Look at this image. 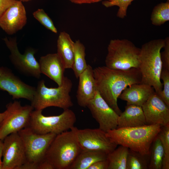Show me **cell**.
I'll list each match as a JSON object with an SVG mask.
<instances>
[{"label": "cell", "mask_w": 169, "mask_h": 169, "mask_svg": "<svg viewBox=\"0 0 169 169\" xmlns=\"http://www.w3.org/2000/svg\"><path fill=\"white\" fill-rule=\"evenodd\" d=\"M81 151L75 134L70 130L56 135L45 158L53 164L55 169H69Z\"/></svg>", "instance_id": "obj_4"}, {"label": "cell", "mask_w": 169, "mask_h": 169, "mask_svg": "<svg viewBox=\"0 0 169 169\" xmlns=\"http://www.w3.org/2000/svg\"><path fill=\"white\" fill-rule=\"evenodd\" d=\"M7 69L4 68L0 67V76L3 74Z\"/></svg>", "instance_id": "obj_40"}, {"label": "cell", "mask_w": 169, "mask_h": 169, "mask_svg": "<svg viewBox=\"0 0 169 169\" xmlns=\"http://www.w3.org/2000/svg\"><path fill=\"white\" fill-rule=\"evenodd\" d=\"M3 142L2 140H0V169L2 163L1 158L3 156Z\"/></svg>", "instance_id": "obj_38"}, {"label": "cell", "mask_w": 169, "mask_h": 169, "mask_svg": "<svg viewBox=\"0 0 169 169\" xmlns=\"http://www.w3.org/2000/svg\"><path fill=\"white\" fill-rule=\"evenodd\" d=\"M152 24L159 26L169 20V1L155 6L151 16Z\"/></svg>", "instance_id": "obj_27"}, {"label": "cell", "mask_w": 169, "mask_h": 169, "mask_svg": "<svg viewBox=\"0 0 169 169\" xmlns=\"http://www.w3.org/2000/svg\"><path fill=\"white\" fill-rule=\"evenodd\" d=\"M141 49L126 39L111 40L107 47L105 66L110 69L126 70L138 69Z\"/></svg>", "instance_id": "obj_6"}, {"label": "cell", "mask_w": 169, "mask_h": 169, "mask_svg": "<svg viewBox=\"0 0 169 169\" xmlns=\"http://www.w3.org/2000/svg\"><path fill=\"white\" fill-rule=\"evenodd\" d=\"M74 42L65 31L60 33L57 41V53L64 67L71 69L74 59Z\"/></svg>", "instance_id": "obj_21"}, {"label": "cell", "mask_w": 169, "mask_h": 169, "mask_svg": "<svg viewBox=\"0 0 169 169\" xmlns=\"http://www.w3.org/2000/svg\"><path fill=\"white\" fill-rule=\"evenodd\" d=\"M164 39V50L162 52H161V57L163 68L169 70V37H167Z\"/></svg>", "instance_id": "obj_32"}, {"label": "cell", "mask_w": 169, "mask_h": 169, "mask_svg": "<svg viewBox=\"0 0 169 169\" xmlns=\"http://www.w3.org/2000/svg\"><path fill=\"white\" fill-rule=\"evenodd\" d=\"M78 78L79 84L76 95L77 103L79 106L86 107L94 98L96 91L92 67L88 64Z\"/></svg>", "instance_id": "obj_17"}, {"label": "cell", "mask_w": 169, "mask_h": 169, "mask_svg": "<svg viewBox=\"0 0 169 169\" xmlns=\"http://www.w3.org/2000/svg\"><path fill=\"white\" fill-rule=\"evenodd\" d=\"M42 110H33L30 115L28 126L40 134L52 133L58 135L74 126L76 121L74 113L69 108L64 110L60 114L45 116Z\"/></svg>", "instance_id": "obj_7"}, {"label": "cell", "mask_w": 169, "mask_h": 169, "mask_svg": "<svg viewBox=\"0 0 169 169\" xmlns=\"http://www.w3.org/2000/svg\"><path fill=\"white\" fill-rule=\"evenodd\" d=\"M3 39L10 51L9 58L15 67L24 74L39 78L41 73L39 62L34 56L35 49L28 48L24 54H22L18 49L15 38L5 37Z\"/></svg>", "instance_id": "obj_10"}, {"label": "cell", "mask_w": 169, "mask_h": 169, "mask_svg": "<svg viewBox=\"0 0 169 169\" xmlns=\"http://www.w3.org/2000/svg\"><path fill=\"white\" fill-rule=\"evenodd\" d=\"M150 155H143L129 149L126 169H148Z\"/></svg>", "instance_id": "obj_26"}, {"label": "cell", "mask_w": 169, "mask_h": 169, "mask_svg": "<svg viewBox=\"0 0 169 169\" xmlns=\"http://www.w3.org/2000/svg\"><path fill=\"white\" fill-rule=\"evenodd\" d=\"M165 39H157L148 41L140 48L138 69L142 83L152 87L158 96L163 88L160 78L163 68L161 50L164 46Z\"/></svg>", "instance_id": "obj_3"}, {"label": "cell", "mask_w": 169, "mask_h": 169, "mask_svg": "<svg viewBox=\"0 0 169 169\" xmlns=\"http://www.w3.org/2000/svg\"><path fill=\"white\" fill-rule=\"evenodd\" d=\"M155 93L153 88L143 83L135 84L126 88L118 98L125 101L127 105L142 106Z\"/></svg>", "instance_id": "obj_19"}, {"label": "cell", "mask_w": 169, "mask_h": 169, "mask_svg": "<svg viewBox=\"0 0 169 169\" xmlns=\"http://www.w3.org/2000/svg\"><path fill=\"white\" fill-rule=\"evenodd\" d=\"M71 2L77 4L91 3L99 2L102 0H69Z\"/></svg>", "instance_id": "obj_37"}, {"label": "cell", "mask_w": 169, "mask_h": 169, "mask_svg": "<svg viewBox=\"0 0 169 169\" xmlns=\"http://www.w3.org/2000/svg\"><path fill=\"white\" fill-rule=\"evenodd\" d=\"M93 71L96 90L119 115L122 111L118 105V99L126 88L134 84L142 83L140 70L136 68L117 70L102 66L95 68Z\"/></svg>", "instance_id": "obj_1"}, {"label": "cell", "mask_w": 169, "mask_h": 169, "mask_svg": "<svg viewBox=\"0 0 169 169\" xmlns=\"http://www.w3.org/2000/svg\"><path fill=\"white\" fill-rule=\"evenodd\" d=\"M108 162L107 160L100 161L91 165L88 169H108Z\"/></svg>", "instance_id": "obj_34"}, {"label": "cell", "mask_w": 169, "mask_h": 169, "mask_svg": "<svg viewBox=\"0 0 169 169\" xmlns=\"http://www.w3.org/2000/svg\"><path fill=\"white\" fill-rule=\"evenodd\" d=\"M161 127L156 124L117 128L108 131L106 135L117 145L126 147L143 155H150L151 144Z\"/></svg>", "instance_id": "obj_2"}, {"label": "cell", "mask_w": 169, "mask_h": 169, "mask_svg": "<svg viewBox=\"0 0 169 169\" xmlns=\"http://www.w3.org/2000/svg\"><path fill=\"white\" fill-rule=\"evenodd\" d=\"M73 86L71 80L64 76L61 85L56 88H49L42 80L36 88L31 105L36 110H42L51 106L65 110L73 105L69 93Z\"/></svg>", "instance_id": "obj_5"}, {"label": "cell", "mask_w": 169, "mask_h": 169, "mask_svg": "<svg viewBox=\"0 0 169 169\" xmlns=\"http://www.w3.org/2000/svg\"><path fill=\"white\" fill-rule=\"evenodd\" d=\"M18 169H38V164L26 161Z\"/></svg>", "instance_id": "obj_36"}, {"label": "cell", "mask_w": 169, "mask_h": 169, "mask_svg": "<svg viewBox=\"0 0 169 169\" xmlns=\"http://www.w3.org/2000/svg\"><path fill=\"white\" fill-rule=\"evenodd\" d=\"M164 157V150L161 141L157 136L151 147L148 168L161 169Z\"/></svg>", "instance_id": "obj_25"}, {"label": "cell", "mask_w": 169, "mask_h": 169, "mask_svg": "<svg viewBox=\"0 0 169 169\" xmlns=\"http://www.w3.org/2000/svg\"><path fill=\"white\" fill-rule=\"evenodd\" d=\"M33 109L31 105L22 106L17 101L8 104L6 115L0 125V140L2 141L8 135L28 126Z\"/></svg>", "instance_id": "obj_9"}, {"label": "cell", "mask_w": 169, "mask_h": 169, "mask_svg": "<svg viewBox=\"0 0 169 169\" xmlns=\"http://www.w3.org/2000/svg\"><path fill=\"white\" fill-rule=\"evenodd\" d=\"M147 125L142 108L140 106L127 105L119 115L117 128L130 127Z\"/></svg>", "instance_id": "obj_20"}, {"label": "cell", "mask_w": 169, "mask_h": 169, "mask_svg": "<svg viewBox=\"0 0 169 169\" xmlns=\"http://www.w3.org/2000/svg\"><path fill=\"white\" fill-rule=\"evenodd\" d=\"M167 1H169V0H167Z\"/></svg>", "instance_id": "obj_42"}, {"label": "cell", "mask_w": 169, "mask_h": 169, "mask_svg": "<svg viewBox=\"0 0 169 169\" xmlns=\"http://www.w3.org/2000/svg\"><path fill=\"white\" fill-rule=\"evenodd\" d=\"M41 73L61 85L65 69L56 53L49 54L40 57L39 62Z\"/></svg>", "instance_id": "obj_18"}, {"label": "cell", "mask_w": 169, "mask_h": 169, "mask_svg": "<svg viewBox=\"0 0 169 169\" xmlns=\"http://www.w3.org/2000/svg\"><path fill=\"white\" fill-rule=\"evenodd\" d=\"M160 78L163 82V88L158 96L169 107V70L163 68Z\"/></svg>", "instance_id": "obj_31"}, {"label": "cell", "mask_w": 169, "mask_h": 169, "mask_svg": "<svg viewBox=\"0 0 169 169\" xmlns=\"http://www.w3.org/2000/svg\"><path fill=\"white\" fill-rule=\"evenodd\" d=\"M141 107L147 125H169V107L155 93Z\"/></svg>", "instance_id": "obj_15"}, {"label": "cell", "mask_w": 169, "mask_h": 169, "mask_svg": "<svg viewBox=\"0 0 169 169\" xmlns=\"http://www.w3.org/2000/svg\"><path fill=\"white\" fill-rule=\"evenodd\" d=\"M107 154L101 151L82 150L69 169H88L95 162L106 160Z\"/></svg>", "instance_id": "obj_22"}, {"label": "cell", "mask_w": 169, "mask_h": 169, "mask_svg": "<svg viewBox=\"0 0 169 169\" xmlns=\"http://www.w3.org/2000/svg\"><path fill=\"white\" fill-rule=\"evenodd\" d=\"M157 136L160 139L164 150L162 169H169V125L161 126Z\"/></svg>", "instance_id": "obj_28"}, {"label": "cell", "mask_w": 169, "mask_h": 169, "mask_svg": "<svg viewBox=\"0 0 169 169\" xmlns=\"http://www.w3.org/2000/svg\"><path fill=\"white\" fill-rule=\"evenodd\" d=\"M18 133L24 145L27 161L38 164L45 158L47 151L56 135L52 133L38 134L28 126Z\"/></svg>", "instance_id": "obj_8"}, {"label": "cell", "mask_w": 169, "mask_h": 169, "mask_svg": "<svg viewBox=\"0 0 169 169\" xmlns=\"http://www.w3.org/2000/svg\"><path fill=\"white\" fill-rule=\"evenodd\" d=\"M18 0L22 2H27L29 1L32 0Z\"/></svg>", "instance_id": "obj_41"}, {"label": "cell", "mask_w": 169, "mask_h": 169, "mask_svg": "<svg viewBox=\"0 0 169 169\" xmlns=\"http://www.w3.org/2000/svg\"><path fill=\"white\" fill-rule=\"evenodd\" d=\"M0 89L5 91L13 99L23 98L31 101L36 88L26 84L7 69L0 76Z\"/></svg>", "instance_id": "obj_16"}, {"label": "cell", "mask_w": 169, "mask_h": 169, "mask_svg": "<svg viewBox=\"0 0 169 169\" xmlns=\"http://www.w3.org/2000/svg\"><path fill=\"white\" fill-rule=\"evenodd\" d=\"M87 107L99 125V128L106 132L117 128L119 115L101 97L96 90L94 98Z\"/></svg>", "instance_id": "obj_13"}, {"label": "cell", "mask_w": 169, "mask_h": 169, "mask_svg": "<svg viewBox=\"0 0 169 169\" xmlns=\"http://www.w3.org/2000/svg\"><path fill=\"white\" fill-rule=\"evenodd\" d=\"M70 130L75 133L82 150L101 151L107 154L117 145L100 128L80 129L74 126Z\"/></svg>", "instance_id": "obj_11"}, {"label": "cell", "mask_w": 169, "mask_h": 169, "mask_svg": "<svg viewBox=\"0 0 169 169\" xmlns=\"http://www.w3.org/2000/svg\"><path fill=\"white\" fill-rule=\"evenodd\" d=\"M38 169H55L53 164L45 158L38 164Z\"/></svg>", "instance_id": "obj_35"}, {"label": "cell", "mask_w": 169, "mask_h": 169, "mask_svg": "<svg viewBox=\"0 0 169 169\" xmlns=\"http://www.w3.org/2000/svg\"><path fill=\"white\" fill-rule=\"evenodd\" d=\"M129 149L120 145L107 154L108 169H126V163Z\"/></svg>", "instance_id": "obj_23"}, {"label": "cell", "mask_w": 169, "mask_h": 169, "mask_svg": "<svg viewBox=\"0 0 169 169\" xmlns=\"http://www.w3.org/2000/svg\"><path fill=\"white\" fill-rule=\"evenodd\" d=\"M33 17L48 30L57 33V29L53 21L43 9H38L33 13Z\"/></svg>", "instance_id": "obj_30"}, {"label": "cell", "mask_w": 169, "mask_h": 169, "mask_svg": "<svg viewBox=\"0 0 169 169\" xmlns=\"http://www.w3.org/2000/svg\"><path fill=\"white\" fill-rule=\"evenodd\" d=\"M134 0H106L102 1V4L106 8L117 6L119 8L117 16L123 18L126 16L127 11L129 5Z\"/></svg>", "instance_id": "obj_29"}, {"label": "cell", "mask_w": 169, "mask_h": 169, "mask_svg": "<svg viewBox=\"0 0 169 169\" xmlns=\"http://www.w3.org/2000/svg\"><path fill=\"white\" fill-rule=\"evenodd\" d=\"M16 0H0V18Z\"/></svg>", "instance_id": "obj_33"}, {"label": "cell", "mask_w": 169, "mask_h": 169, "mask_svg": "<svg viewBox=\"0 0 169 169\" xmlns=\"http://www.w3.org/2000/svg\"><path fill=\"white\" fill-rule=\"evenodd\" d=\"M7 113L6 110L3 113H0V125L5 118Z\"/></svg>", "instance_id": "obj_39"}, {"label": "cell", "mask_w": 169, "mask_h": 169, "mask_svg": "<svg viewBox=\"0 0 169 169\" xmlns=\"http://www.w3.org/2000/svg\"><path fill=\"white\" fill-rule=\"evenodd\" d=\"M27 22L25 7L22 2L16 0L0 18V27L11 35L21 30Z\"/></svg>", "instance_id": "obj_14"}, {"label": "cell", "mask_w": 169, "mask_h": 169, "mask_svg": "<svg viewBox=\"0 0 169 169\" xmlns=\"http://www.w3.org/2000/svg\"><path fill=\"white\" fill-rule=\"evenodd\" d=\"M3 140L0 169H18L27 161L24 145L20 137L16 132L8 135Z\"/></svg>", "instance_id": "obj_12"}, {"label": "cell", "mask_w": 169, "mask_h": 169, "mask_svg": "<svg viewBox=\"0 0 169 169\" xmlns=\"http://www.w3.org/2000/svg\"><path fill=\"white\" fill-rule=\"evenodd\" d=\"M85 48L79 40L74 44V59L71 69L76 78L86 69L88 65L85 59Z\"/></svg>", "instance_id": "obj_24"}]
</instances>
